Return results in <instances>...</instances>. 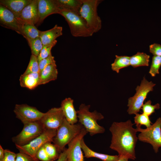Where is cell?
Wrapping results in <instances>:
<instances>
[{
	"label": "cell",
	"mask_w": 161,
	"mask_h": 161,
	"mask_svg": "<svg viewBox=\"0 0 161 161\" xmlns=\"http://www.w3.org/2000/svg\"><path fill=\"white\" fill-rule=\"evenodd\" d=\"M83 127L79 123L71 124L64 118L62 124L57 129L53 141L60 153L65 145L78 134Z\"/></svg>",
	"instance_id": "obj_3"
},
{
	"label": "cell",
	"mask_w": 161,
	"mask_h": 161,
	"mask_svg": "<svg viewBox=\"0 0 161 161\" xmlns=\"http://www.w3.org/2000/svg\"><path fill=\"white\" fill-rule=\"evenodd\" d=\"M102 0H82L80 15L83 18L93 34L98 32L102 27V21L98 16L97 7Z\"/></svg>",
	"instance_id": "obj_4"
},
{
	"label": "cell",
	"mask_w": 161,
	"mask_h": 161,
	"mask_svg": "<svg viewBox=\"0 0 161 161\" xmlns=\"http://www.w3.org/2000/svg\"><path fill=\"white\" fill-rule=\"evenodd\" d=\"M44 145L46 153L51 160L55 161L58 159L60 153L54 144H52L51 142H48Z\"/></svg>",
	"instance_id": "obj_28"
},
{
	"label": "cell",
	"mask_w": 161,
	"mask_h": 161,
	"mask_svg": "<svg viewBox=\"0 0 161 161\" xmlns=\"http://www.w3.org/2000/svg\"><path fill=\"white\" fill-rule=\"evenodd\" d=\"M55 1L60 9H66L80 15L82 5V0H55Z\"/></svg>",
	"instance_id": "obj_22"
},
{
	"label": "cell",
	"mask_w": 161,
	"mask_h": 161,
	"mask_svg": "<svg viewBox=\"0 0 161 161\" xmlns=\"http://www.w3.org/2000/svg\"><path fill=\"white\" fill-rule=\"evenodd\" d=\"M16 117L23 124L39 121L44 113L26 104H16L13 110Z\"/></svg>",
	"instance_id": "obj_10"
},
{
	"label": "cell",
	"mask_w": 161,
	"mask_h": 161,
	"mask_svg": "<svg viewBox=\"0 0 161 161\" xmlns=\"http://www.w3.org/2000/svg\"><path fill=\"white\" fill-rule=\"evenodd\" d=\"M137 132L140 133L138 136L141 141L150 144L155 153L158 152L161 147V117L157 119L155 122L148 128L143 129L136 128Z\"/></svg>",
	"instance_id": "obj_7"
},
{
	"label": "cell",
	"mask_w": 161,
	"mask_h": 161,
	"mask_svg": "<svg viewBox=\"0 0 161 161\" xmlns=\"http://www.w3.org/2000/svg\"><path fill=\"white\" fill-rule=\"evenodd\" d=\"M35 157L40 161H53L48 155L44 145L38 150L36 154Z\"/></svg>",
	"instance_id": "obj_34"
},
{
	"label": "cell",
	"mask_w": 161,
	"mask_h": 161,
	"mask_svg": "<svg viewBox=\"0 0 161 161\" xmlns=\"http://www.w3.org/2000/svg\"><path fill=\"white\" fill-rule=\"evenodd\" d=\"M134 117V124L137 128H141L142 125H144L146 128L150 127L152 125L149 116L143 114H136Z\"/></svg>",
	"instance_id": "obj_27"
},
{
	"label": "cell",
	"mask_w": 161,
	"mask_h": 161,
	"mask_svg": "<svg viewBox=\"0 0 161 161\" xmlns=\"http://www.w3.org/2000/svg\"><path fill=\"white\" fill-rule=\"evenodd\" d=\"M130 120L114 122L109 128L112 135L110 148L117 152L118 155L135 160V147L138 137L136 129Z\"/></svg>",
	"instance_id": "obj_1"
},
{
	"label": "cell",
	"mask_w": 161,
	"mask_h": 161,
	"mask_svg": "<svg viewBox=\"0 0 161 161\" xmlns=\"http://www.w3.org/2000/svg\"><path fill=\"white\" fill-rule=\"evenodd\" d=\"M149 51L154 56H161V45L159 44L154 43L150 45Z\"/></svg>",
	"instance_id": "obj_36"
},
{
	"label": "cell",
	"mask_w": 161,
	"mask_h": 161,
	"mask_svg": "<svg viewBox=\"0 0 161 161\" xmlns=\"http://www.w3.org/2000/svg\"><path fill=\"white\" fill-rule=\"evenodd\" d=\"M59 14L65 18L73 36L89 37L93 35L86 22L80 15L64 9H60Z\"/></svg>",
	"instance_id": "obj_5"
},
{
	"label": "cell",
	"mask_w": 161,
	"mask_h": 161,
	"mask_svg": "<svg viewBox=\"0 0 161 161\" xmlns=\"http://www.w3.org/2000/svg\"><path fill=\"white\" fill-rule=\"evenodd\" d=\"M56 44L43 46L40 54L37 57L38 63L42 60L47 58L51 54L52 49Z\"/></svg>",
	"instance_id": "obj_33"
},
{
	"label": "cell",
	"mask_w": 161,
	"mask_h": 161,
	"mask_svg": "<svg viewBox=\"0 0 161 161\" xmlns=\"http://www.w3.org/2000/svg\"><path fill=\"white\" fill-rule=\"evenodd\" d=\"M32 0H1L0 4L7 8L15 15L18 19L24 8Z\"/></svg>",
	"instance_id": "obj_18"
},
{
	"label": "cell",
	"mask_w": 161,
	"mask_h": 161,
	"mask_svg": "<svg viewBox=\"0 0 161 161\" xmlns=\"http://www.w3.org/2000/svg\"><path fill=\"white\" fill-rule=\"evenodd\" d=\"M16 161H40L36 157H33L23 153L16 154Z\"/></svg>",
	"instance_id": "obj_35"
},
{
	"label": "cell",
	"mask_w": 161,
	"mask_h": 161,
	"mask_svg": "<svg viewBox=\"0 0 161 161\" xmlns=\"http://www.w3.org/2000/svg\"><path fill=\"white\" fill-rule=\"evenodd\" d=\"M88 133L83 127L80 133L68 143L67 149V161H84L81 142Z\"/></svg>",
	"instance_id": "obj_13"
},
{
	"label": "cell",
	"mask_w": 161,
	"mask_h": 161,
	"mask_svg": "<svg viewBox=\"0 0 161 161\" xmlns=\"http://www.w3.org/2000/svg\"><path fill=\"white\" fill-rule=\"evenodd\" d=\"M4 149L1 145H0V161H2L4 158Z\"/></svg>",
	"instance_id": "obj_39"
},
{
	"label": "cell",
	"mask_w": 161,
	"mask_h": 161,
	"mask_svg": "<svg viewBox=\"0 0 161 161\" xmlns=\"http://www.w3.org/2000/svg\"><path fill=\"white\" fill-rule=\"evenodd\" d=\"M23 30L27 40L28 39H35L40 37L41 31L34 25L27 24L23 25Z\"/></svg>",
	"instance_id": "obj_25"
},
{
	"label": "cell",
	"mask_w": 161,
	"mask_h": 161,
	"mask_svg": "<svg viewBox=\"0 0 161 161\" xmlns=\"http://www.w3.org/2000/svg\"><path fill=\"white\" fill-rule=\"evenodd\" d=\"M16 154L9 150L4 149V155L2 161H16Z\"/></svg>",
	"instance_id": "obj_37"
},
{
	"label": "cell",
	"mask_w": 161,
	"mask_h": 161,
	"mask_svg": "<svg viewBox=\"0 0 161 161\" xmlns=\"http://www.w3.org/2000/svg\"><path fill=\"white\" fill-rule=\"evenodd\" d=\"M39 25L48 16L53 14H59L60 9L55 0H38Z\"/></svg>",
	"instance_id": "obj_15"
},
{
	"label": "cell",
	"mask_w": 161,
	"mask_h": 161,
	"mask_svg": "<svg viewBox=\"0 0 161 161\" xmlns=\"http://www.w3.org/2000/svg\"><path fill=\"white\" fill-rule=\"evenodd\" d=\"M38 0H32L22 11L18 21L23 25L27 24L34 25L39 21Z\"/></svg>",
	"instance_id": "obj_14"
},
{
	"label": "cell",
	"mask_w": 161,
	"mask_h": 161,
	"mask_svg": "<svg viewBox=\"0 0 161 161\" xmlns=\"http://www.w3.org/2000/svg\"><path fill=\"white\" fill-rule=\"evenodd\" d=\"M40 75L38 73H33L21 75L20 77V86L32 90L39 85Z\"/></svg>",
	"instance_id": "obj_20"
},
{
	"label": "cell",
	"mask_w": 161,
	"mask_h": 161,
	"mask_svg": "<svg viewBox=\"0 0 161 161\" xmlns=\"http://www.w3.org/2000/svg\"><path fill=\"white\" fill-rule=\"evenodd\" d=\"M81 146L84 154V157L86 158L94 157L103 161H117L118 159V155H111L98 153L90 149L86 144L83 138L81 142Z\"/></svg>",
	"instance_id": "obj_19"
},
{
	"label": "cell",
	"mask_w": 161,
	"mask_h": 161,
	"mask_svg": "<svg viewBox=\"0 0 161 161\" xmlns=\"http://www.w3.org/2000/svg\"><path fill=\"white\" fill-rule=\"evenodd\" d=\"M67 149L65 148L60 154L57 161H67Z\"/></svg>",
	"instance_id": "obj_38"
},
{
	"label": "cell",
	"mask_w": 161,
	"mask_h": 161,
	"mask_svg": "<svg viewBox=\"0 0 161 161\" xmlns=\"http://www.w3.org/2000/svg\"><path fill=\"white\" fill-rule=\"evenodd\" d=\"M155 85L151 81L147 80L145 77L143 78L140 85L135 89L136 93L128 99L127 112L129 114H135L140 111L148 94L153 91Z\"/></svg>",
	"instance_id": "obj_6"
},
{
	"label": "cell",
	"mask_w": 161,
	"mask_h": 161,
	"mask_svg": "<svg viewBox=\"0 0 161 161\" xmlns=\"http://www.w3.org/2000/svg\"><path fill=\"white\" fill-rule=\"evenodd\" d=\"M160 108V105L159 104L157 103L154 105H152L151 104V101L149 100L143 104L141 109L142 110L143 113L149 116L155 112L156 109H159Z\"/></svg>",
	"instance_id": "obj_31"
},
{
	"label": "cell",
	"mask_w": 161,
	"mask_h": 161,
	"mask_svg": "<svg viewBox=\"0 0 161 161\" xmlns=\"http://www.w3.org/2000/svg\"><path fill=\"white\" fill-rule=\"evenodd\" d=\"M57 130L45 129L40 135L28 144L22 146L16 145L19 152L23 153L33 157H36L38 150L48 142H52L56 135Z\"/></svg>",
	"instance_id": "obj_9"
},
{
	"label": "cell",
	"mask_w": 161,
	"mask_h": 161,
	"mask_svg": "<svg viewBox=\"0 0 161 161\" xmlns=\"http://www.w3.org/2000/svg\"><path fill=\"white\" fill-rule=\"evenodd\" d=\"M58 71L55 64L49 65L46 67L40 73L39 85L44 84L53 80L57 78Z\"/></svg>",
	"instance_id": "obj_21"
},
{
	"label": "cell",
	"mask_w": 161,
	"mask_h": 161,
	"mask_svg": "<svg viewBox=\"0 0 161 161\" xmlns=\"http://www.w3.org/2000/svg\"><path fill=\"white\" fill-rule=\"evenodd\" d=\"M65 118L61 107H54L45 113L39 121L45 129L57 130Z\"/></svg>",
	"instance_id": "obj_11"
},
{
	"label": "cell",
	"mask_w": 161,
	"mask_h": 161,
	"mask_svg": "<svg viewBox=\"0 0 161 161\" xmlns=\"http://www.w3.org/2000/svg\"><path fill=\"white\" fill-rule=\"evenodd\" d=\"M150 56L144 52H138L130 57V65L135 68L141 66H148Z\"/></svg>",
	"instance_id": "obj_23"
},
{
	"label": "cell",
	"mask_w": 161,
	"mask_h": 161,
	"mask_svg": "<svg viewBox=\"0 0 161 161\" xmlns=\"http://www.w3.org/2000/svg\"><path fill=\"white\" fill-rule=\"evenodd\" d=\"M73 102L71 98H66L61 101L60 107L65 118L71 124L77 123L78 121L77 111L75 109Z\"/></svg>",
	"instance_id": "obj_16"
},
{
	"label": "cell",
	"mask_w": 161,
	"mask_h": 161,
	"mask_svg": "<svg viewBox=\"0 0 161 161\" xmlns=\"http://www.w3.org/2000/svg\"><path fill=\"white\" fill-rule=\"evenodd\" d=\"M62 27L55 25L52 28L44 31H41L40 38L43 46L56 44L57 38L62 35Z\"/></svg>",
	"instance_id": "obj_17"
},
{
	"label": "cell",
	"mask_w": 161,
	"mask_h": 161,
	"mask_svg": "<svg viewBox=\"0 0 161 161\" xmlns=\"http://www.w3.org/2000/svg\"><path fill=\"white\" fill-rule=\"evenodd\" d=\"M161 66V56H154L149 73L152 77L159 74V69Z\"/></svg>",
	"instance_id": "obj_30"
},
{
	"label": "cell",
	"mask_w": 161,
	"mask_h": 161,
	"mask_svg": "<svg viewBox=\"0 0 161 161\" xmlns=\"http://www.w3.org/2000/svg\"><path fill=\"white\" fill-rule=\"evenodd\" d=\"M90 105L81 104L77 111L78 123L82 125L91 136L104 133L105 128L100 126L97 120L103 119V116L96 110L93 112L89 111Z\"/></svg>",
	"instance_id": "obj_2"
},
{
	"label": "cell",
	"mask_w": 161,
	"mask_h": 161,
	"mask_svg": "<svg viewBox=\"0 0 161 161\" xmlns=\"http://www.w3.org/2000/svg\"><path fill=\"white\" fill-rule=\"evenodd\" d=\"M0 23L1 26L15 31L27 39L23 30V25L12 12L1 5H0Z\"/></svg>",
	"instance_id": "obj_12"
},
{
	"label": "cell",
	"mask_w": 161,
	"mask_h": 161,
	"mask_svg": "<svg viewBox=\"0 0 161 161\" xmlns=\"http://www.w3.org/2000/svg\"><path fill=\"white\" fill-rule=\"evenodd\" d=\"M27 40L30 48L32 54L37 57L43 47L41 38L38 37L35 39H28Z\"/></svg>",
	"instance_id": "obj_26"
},
{
	"label": "cell",
	"mask_w": 161,
	"mask_h": 161,
	"mask_svg": "<svg viewBox=\"0 0 161 161\" xmlns=\"http://www.w3.org/2000/svg\"><path fill=\"white\" fill-rule=\"evenodd\" d=\"M129 159L126 157L119 156V158L117 161H128Z\"/></svg>",
	"instance_id": "obj_40"
},
{
	"label": "cell",
	"mask_w": 161,
	"mask_h": 161,
	"mask_svg": "<svg viewBox=\"0 0 161 161\" xmlns=\"http://www.w3.org/2000/svg\"><path fill=\"white\" fill-rule=\"evenodd\" d=\"M56 62L54 57L52 56V54L47 58L44 59L39 62V74L48 66L53 64H55Z\"/></svg>",
	"instance_id": "obj_32"
},
{
	"label": "cell",
	"mask_w": 161,
	"mask_h": 161,
	"mask_svg": "<svg viewBox=\"0 0 161 161\" xmlns=\"http://www.w3.org/2000/svg\"><path fill=\"white\" fill-rule=\"evenodd\" d=\"M33 73H39V68L37 57L32 54L27 67L23 74Z\"/></svg>",
	"instance_id": "obj_29"
},
{
	"label": "cell",
	"mask_w": 161,
	"mask_h": 161,
	"mask_svg": "<svg viewBox=\"0 0 161 161\" xmlns=\"http://www.w3.org/2000/svg\"><path fill=\"white\" fill-rule=\"evenodd\" d=\"M45 129L39 121L26 123L21 132L12 140L15 145H24L40 135Z\"/></svg>",
	"instance_id": "obj_8"
},
{
	"label": "cell",
	"mask_w": 161,
	"mask_h": 161,
	"mask_svg": "<svg viewBox=\"0 0 161 161\" xmlns=\"http://www.w3.org/2000/svg\"><path fill=\"white\" fill-rule=\"evenodd\" d=\"M115 57L114 62L111 64V69L113 71L118 73L120 69L130 65V57L115 55Z\"/></svg>",
	"instance_id": "obj_24"
}]
</instances>
